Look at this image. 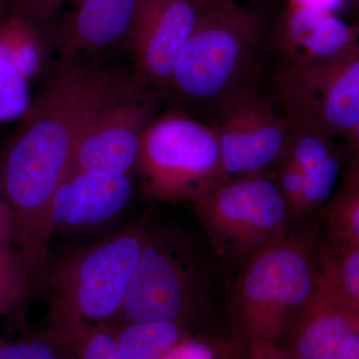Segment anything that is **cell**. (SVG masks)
Returning <instances> with one entry per match:
<instances>
[{
  "label": "cell",
  "mask_w": 359,
  "mask_h": 359,
  "mask_svg": "<svg viewBox=\"0 0 359 359\" xmlns=\"http://www.w3.org/2000/svg\"><path fill=\"white\" fill-rule=\"evenodd\" d=\"M268 40L263 18L236 0L205 7L180 54L165 103L216 127L261 94Z\"/></svg>",
  "instance_id": "cell-1"
},
{
  "label": "cell",
  "mask_w": 359,
  "mask_h": 359,
  "mask_svg": "<svg viewBox=\"0 0 359 359\" xmlns=\"http://www.w3.org/2000/svg\"><path fill=\"white\" fill-rule=\"evenodd\" d=\"M142 218L124 230L66 257L54 269L50 287V332L67 347L85 328L121 313L149 229Z\"/></svg>",
  "instance_id": "cell-2"
},
{
  "label": "cell",
  "mask_w": 359,
  "mask_h": 359,
  "mask_svg": "<svg viewBox=\"0 0 359 359\" xmlns=\"http://www.w3.org/2000/svg\"><path fill=\"white\" fill-rule=\"evenodd\" d=\"M316 229L287 233L248 256L231 294L233 320L249 344H276L316 292Z\"/></svg>",
  "instance_id": "cell-3"
},
{
  "label": "cell",
  "mask_w": 359,
  "mask_h": 359,
  "mask_svg": "<svg viewBox=\"0 0 359 359\" xmlns=\"http://www.w3.org/2000/svg\"><path fill=\"white\" fill-rule=\"evenodd\" d=\"M134 170L146 197L166 203L195 202L228 180L217 129L173 108L146 129Z\"/></svg>",
  "instance_id": "cell-4"
},
{
  "label": "cell",
  "mask_w": 359,
  "mask_h": 359,
  "mask_svg": "<svg viewBox=\"0 0 359 359\" xmlns=\"http://www.w3.org/2000/svg\"><path fill=\"white\" fill-rule=\"evenodd\" d=\"M273 81L295 126L337 140L359 124V41L325 60L278 65Z\"/></svg>",
  "instance_id": "cell-5"
},
{
  "label": "cell",
  "mask_w": 359,
  "mask_h": 359,
  "mask_svg": "<svg viewBox=\"0 0 359 359\" xmlns=\"http://www.w3.org/2000/svg\"><path fill=\"white\" fill-rule=\"evenodd\" d=\"M214 245L224 254L248 255L289 233V205L275 177H235L192 203Z\"/></svg>",
  "instance_id": "cell-6"
},
{
  "label": "cell",
  "mask_w": 359,
  "mask_h": 359,
  "mask_svg": "<svg viewBox=\"0 0 359 359\" xmlns=\"http://www.w3.org/2000/svg\"><path fill=\"white\" fill-rule=\"evenodd\" d=\"M165 103L159 91L132 70L90 120L78 142L71 170L103 177L134 171L142 137Z\"/></svg>",
  "instance_id": "cell-7"
},
{
  "label": "cell",
  "mask_w": 359,
  "mask_h": 359,
  "mask_svg": "<svg viewBox=\"0 0 359 359\" xmlns=\"http://www.w3.org/2000/svg\"><path fill=\"white\" fill-rule=\"evenodd\" d=\"M179 238L149 224L140 259L132 276L121 313L124 323L178 321L192 311L199 276Z\"/></svg>",
  "instance_id": "cell-8"
},
{
  "label": "cell",
  "mask_w": 359,
  "mask_h": 359,
  "mask_svg": "<svg viewBox=\"0 0 359 359\" xmlns=\"http://www.w3.org/2000/svg\"><path fill=\"white\" fill-rule=\"evenodd\" d=\"M226 179L266 173L287 154L294 124L273 96L259 94L217 125Z\"/></svg>",
  "instance_id": "cell-9"
},
{
  "label": "cell",
  "mask_w": 359,
  "mask_h": 359,
  "mask_svg": "<svg viewBox=\"0 0 359 359\" xmlns=\"http://www.w3.org/2000/svg\"><path fill=\"white\" fill-rule=\"evenodd\" d=\"M204 8L194 0H139L126 46L135 69L164 100L177 60Z\"/></svg>",
  "instance_id": "cell-10"
},
{
  "label": "cell",
  "mask_w": 359,
  "mask_h": 359,
  "mask_svg": "<svg viewBox=\"0 0 359 359\" xmlns=\"http://www.w3.org/2000/svg\"><path fill=\"white\" fill-rule=\"evenodd\" d=\"M65 20L46 30L59 66L100 63L99 59L126 45L139 0H74Z\"/></svg>",
  "instance_id": "cell-11"
},
{
  "label": "cell",
  "mask_w": 359,
  "mask_h": 359,
  "mask_svg": "<svg viewBox=\"0 0 359 359\" xmlns=\"http://www.w3.org/2000/svg\"><path fill=\"white\" fill-rule=\"evenodd\" d=\"M359 41V25H349L337 13L287 4L273 47L280 65L313 62L337 55Z\"/></svg>",
  "instance_id": "cell-12"
},
{
  "label": "cell",
  "mask_w": 359,
  "mask_h": 359,
  "mask_svg": "<svg viewBox=\"0 0 359 359\" xmlns=\"http://www.w3.org/2000/svg\"><path fill=\"white\" fill-rule=\"evenodd\" d=\"M132 194L131 174L111 178L71 170L54 197V229L104 223L124 209Z\"/></svg>",
  "instance_id": "cell-13"
},
{
  "label": "cell",
  "mask_w": 359,
  "mask_h": 359,
  "mask_svg": "<svg viewBox=\"0 0 359 359\" xmlns=\"http://www.w3.org/2000/svg\"><path fill=\"white\" fill-rule=\"evenodd\" d=\"M354 332L355 318L342 308L318 275L311 302L289 330L285 351L290 359H341Z\"/></svg>",
  "instance_id": "cell-14"
},
{
  "label": "cell",
  "mask_w": 359,
  "mask_h": 359,
  "mask_svg": "<svg viewBox=\"0 0 359 359\" xmlns=\"http://www.w3.org/2000/svg\"><path fill=\"white\" fill-rule=\"evenodd\" d=\"M49 47L43 30L18 16L8 15L0 23V54L30 82L43 70Z\"/></svg>",
  "instance_id": "cell-15"
},
{
  "label": "cell",
  "mask_w": 359,
  "mask_h": 359,
  "mask_svg": "<svg viewBox=\"0 0 359 359\" xmlns=\"http://www.w3.org/2000/svg\"><path fill=\"white\" fill-rule=\"evenodd\" d=\"M124 359H160L186 339L178 321L124 323L116 332Z\"/></svg>",
  "instance_id": "cell-16"
},
{
  "label": "cell",
  "mask_w": 359,
  "mask_h": 359,
  "mask_svg": "<svg viewBox=\"0 0 359 359\" xmlns=\"http://www.w3.org/2000/svg\"><path fill=\"white\" fill-rule=\"evenodd\" d=\"M325 219L334 247L359 245V164L351 163L325 207Z\"/></svg>",
  "instance_id": "cell-17"
},
{
  "label": "cell",
  "mask_w": 359,
  "mask_h": 359,
  "mask_svg": "<svg viewBox=\"0 0 359 359\" xmlns=\"http://www.w3.org/2000/svg\"><path fill=\"white\" fill-rule=\"evenodd\" d=\"M320 278L354 318L359 316V245L334 247L325 252Z\"/></svg>",
  "instance_id": "cell-18"
},
{
  "label": "cell",
  "mask_w": 359,
  "mask_h": 359,
  "mask_svg": "<svg viewBox=\"0 0 359 359\" xmlns=\"http://www.w3.org/2000/svg\"><path fill=\"white\" fill-rule=\"evenodd\" d=\"M33 271L20 249L0 252V316L18 308L29 289Z\"/></svg>",
  "instance_id": "cell-19"
},
{
  "label": "cell",
  "mask_w": 359,
  "mask_h": 359,
  "mask_svg": "<svg viewBox=\"0 0 359 359\" xmlns=\"http://www.w3.org/2000/svg\"><path fill=\"white\" fill-rule=\"evenodd\" d=\"M30 81L0 54V123L20 119L29 109L32 98Z\"/></svg>",
  "instance_id": "cell-20"
},
{
  "label": "cell",
  "mask_w": 359,
  "mask_h": 359,
  "mask_svg": "<svg viewBox=\"0 0 359 359\" xmlns=\"http://www.w3.org/2000/svg\"><path fill=\"white\" fill-rule=\"evenodd\" d=\"M67 347L77 359H124L116 332L105 323L85 328Z\"/></svg>",
  "instance_id": "cell-21"
},
{
  "label": "cell",
  "mask_w": 359,
  "mask_h": 359,
  "mask_svg": "<svg viewBox=\"0 0 359 359\" xmlns=\"http://www.w3.org/2000/svg\"><path fill=\"white\" fill-rule=\"evenodd\" d=\"M74 0H4L8 15L45 30L55 21L62 7Z\"/></svg>",
  "instance_id": "cell-22"
},
{
  "label": "cell",
  "mask_w": 359,
  "mask_h": 359,
  "mask_svg": "<svg viewBox=\"0 0 359 359\" xmlns=\"http://www.w3.org/2000/svg\"><path fill=\"white\" fill-rule=\"evenodd\" d=\"M278 165L280 168L275 179L282 191L285 202L289 205L292 218L309 216L311 212L306 202L304 180L301 170L285 159Z\"/></svg>",
  "instance_id": "cell-23"
},
{
  "label": "cell",
  "mask_w": 359,
  "mask_h": 359,
  "mask_svg": "<svg viewBox=\"0 0 359 359\" xmlns=\"http://www.w3.org/2000/svg\"><path fill=\"white\" fill-rule=\"evenodd\" d=\"M0 359H59L55 342L48 339H25L0 344Z\"/></svg>",
  "instance_id": "cell-24"
},
{
  "label": "cell",
  "mask_w": 359,
  "mask_h": 359,
  "mask_svg": "<svg viewBox=\"0 0 359 359\" xmlns=\"http://www.w3.org/2000/svg\"><path fill=\"white\" fill-rule=\"evenodd\" d=\"M13 243H15L13 215L0 186V252L13 248Z\"/></svg>",
  "instance_id": "cell-25"
},
{
  "label": "cell",
  "mask_w": 359,
  "mask_h": 359,
  "mask_svg": "<svg viewBox=\"0 0 359 359\" xmlns=\"http://www.w3.org/2000/svg\"><path fill=\"white\" fill-rule=\"evenodd\" d=\"M248 359H290L283 349L276 344L269 342H255L250 344V354Z\"/></svg>",
  "instance_id": "cell-26"
},
{
  "label": "cell",
  "mask_w": 359,
  "mask_h": 359,
  "mask_svg": "<svg viewBox=\"0 0 359 359\" xmlns=\"http://www.w3.org/2000/svg\"><path fill=\"white\" fill-rule=\"evenodd\" d=\"M346 1V0H287V4L311 7L325 13H337L340 7L344 6Z\"/></svg>",
  "instance_id": "cell-27"
},
{
  "label": "cell",
  "mask_w": 359,
  "mask_h": 359,
  "mask_svg": "<svg viewBox=\"0 0 359 359\" xmlns=\"http://www.w3.org/2000/svg\"><path fill=\"white\" fill-rule=\"evenodd\" d=\"M344 141L346 142L347 150L351 156V163L359 164V124L351 132Z\"/></svg>",
  "instance_id": "cell-28"
},
{
  "label": "cell",
  "mask_w": 359,
  "mask_h": 359,
  "mask_svg": "<svg viewBox=\"0 0 359 359\" xmlns=\"http://www.w3.org/2000/svg\"><path fill=\"white\" fill-rule=\"evenodd\" d=\"M341 359H359V334L354 332L347 339Z\"/></svg>",
  "instance_id": "cell-29"
},
{
  "label": "cell",
  "mask_w": 359,
  "mask_h": 359,
  "mask_svg": "<svg viewBox=\"0 0 359 359\" xmlns=\"http://www.w3.org/2000/svg\"><path fill=\"white\" fill-rule=\"evenodd\" d=\"M194 1L197 2L201 6L207 7L217 4V2L222 1V0H194Z\"/></svg>",
  "instance_id": "cell-30"
},
{
  "label": "cell",
  "mask_w": 359,
  "mask_h": 359,
  "mask_svg": "<svg viewBox=\"0 0 359 359\" xmlns=\"http://www.w3.org/2000/svg\"><path fill=\"white\" fill-rule=\"evenodd\" d=\"M0 9H1V11H6V13H7L6 4H4V0H0ZM7 14H8V13H7Z\"/></svg>",
  "instance_id": "cell-31"
},
{
  "label": "cell",
  "mask_w": 359,
  "mask_h": 359,
  "mask_svg": "<svg viewBox=\"0 0 359 359\" xmlns=\"http://www.w3.org/2000/svg\"><path fill=\"white\" fill-rule=\"evenodd\" d=\"M355 332L359 334V316L355 318Z\"/></svg>",
  "instance_id": "cell-32"
},
{
  "label": "cell",
  "mask_w": 359,
  "mask_h": 359,
  "mask_svg": "<svg viewBox=\"0 0 359 359\" xmlns=\"http://www.w3.org/2000/svg\"><path fill=\"white\" fill-rule=\"evenodd\" d=\"M254 1L261 2V1H264V0H254Z\"/></svg>",
  "instance_id": "cell-33"
},
{
  "label": "cell",
  "mask_w": 359,
  "mask_h": 359,
  "mask_svg": "<svg viewBox=\"0 0 359 359\" xmlns=\"http://www.w3.org/2000/svg\"><path fill=\"white\" fill-rule=\"evenodd\" d=\"M2 342H4V340H2L1 339H0V344H2Z\"/></svg>",
  "instance_id": "cell-34"
},
{
  "label": "cell",
  "mask_w": 359,
  "mask_h": 359,
  "mask_svg": "<svg viewBox=\"0 0 359 359\" xmlns=\"http://www.w3.org/2000/svg\"><path fill=\"white\" fill-rule=\"evenodd\" d=\"M0 23H1V22H0Z\"/></svg>",
  "instance_id": "cell-35"
}]
</instances>
